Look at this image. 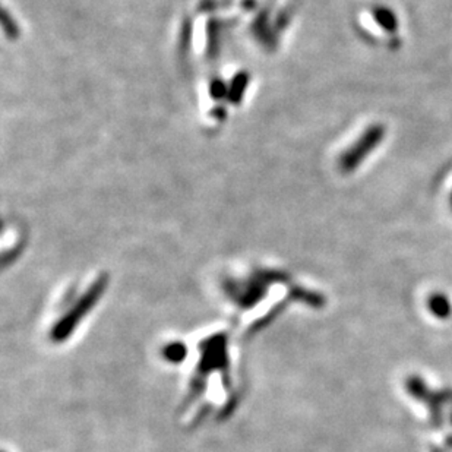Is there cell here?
<instances>
[{"label": "cell", "instance_id": "cell-1", "mask_svg": "<svg viewBox=\"0 0 452 452\" xmlns=\"http://www.w3.org/2000/svg\"><path fill=\"white\" fill-rule=\"evenodd\" d=\"M236 335L227 323L163 346L166 363L184 372L179 417L186 426L218 422L238 409L243 377Z\"/></svg>", "mask_w": 452, "mask_h": 452}, {"label": "cell", "instance_id": "cell-2", "mask_svg": "<svg viewBox=\"0 0 452 452\" xmlns=\"http://www.w3.org/2000/svg\"><path fill=\"white\" fill-rule=\"evenodd\" d=\"M286 275L265 267L228 272L220 279L218 296L238 334H254L265 328L286 305L284 294L275 293L287 284Z\"/></svg>", "mask_w": 452, "mask_h": 452}, {"label": "cell", "instance_id": "cell-3", "mask_svg": "<svg viewBox=\"0 0 452 452\" xmlns=\"http://www.w3.org/2000/svg\"><path fill=\"white\" fill-rule=\"evenodd\" d=\"M104 278H91L75 284L54 303L48 326V338L54 344L65 342L78 331L101 299Z\"/></svg>", "mask_w": 452, "mask_h": 452}, {"label": "cell", "instance_id": "cell-4", "mask_svg": "<svg viewBox=\"0 0 452 452\" xmlns=\"http://www.w3.org/2000/svg\"><path fill=\"white\" fill-rule=\"evenodd\" d=\"M385 126L381 123L370 124V126L360 135L357 141L346 150L338 160V166L342 173H351L360 166L369 155L377 150L385 138Z\"/></svg>", "mask_w": 452, "mask_h": 452}, {"label": "cell", "instance_id": "cell-5", "mask_svg": "<svg viewBox=\"0 0 452 452\" xmlns=\"http://www.w3.org/2000/svg\"><path fill=\"white\" fill-rule=\"evenodd\" d=\"M373 20L377 21V24L385 29L386 33H395L398 29V20L397 15L385 6H377L373 9Z\"/></svg>", "mask_w": 452, "mask_h": 452}, {"label": "cell", "instance_id": "cell-6", "mask_svg": "<svg viewBox=\"0 0 452 452\" xmlns=\"http://www.w3.org/2000/svg\"><path fill=\"white\" fill-rule=\"evenodd\" d=\"M451 202H452V198H451Z\"/></svg>", "mask_w": 452, "mask_h": 452}]
</instances>
